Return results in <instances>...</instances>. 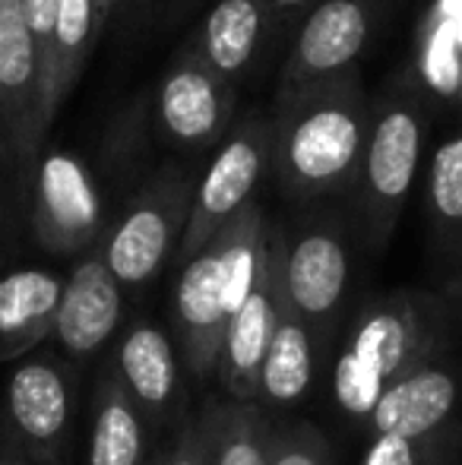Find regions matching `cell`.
Here are the masks:
<instances>
[{
	"instance_id": "1",
	"label": "cell",
	"mask_w": 462,
	"mask_h": 465,
	"mask_svg": "<svg viewBox=\"0 0 462 465\" xmlns=\"http://www.w3.org/2000/svg\"><path fill=\"white\" fill-rule=\"evenodd\" d=\"M370 108L358 70L308 86L276 89L272 181L295 206L349 200L370 134Z\"/></svg>"
},
{
	"instance_id": "2",
	"label": "cell",
	"mask_w": 462,
	"mask_h": 465,
	"mask_svg": "<svg viewBox=\"0 0 462 465\" xmlns=\"http://www.w3.org/2000/svg\"><path fill=\"white\" fill-rule=\"evenodd\" d=\"M453 313L447 294L393 288L364 298L349 317L333 358V402L349 424L364 428L377 399L406 373L450 355Z\"/></svg>"
},
{
	"instance_id": "3",
	"label": "cell",
	"mask_w": 462,
	"mask_h": 465,
	"mask_svg": "<svg viewBox=\"0 0 462 465\" xmlns=\"http://www.w3.org/2000/svg\"><path fill=\"white\" fill-rule=\"evenodd\" d=\"M270 222L266 209L251 203L197 257L181 266L172 298L174 342L187 377L197 383L216 377L229 323L251 294L263 263Z\"/></svg>"
},
{
	"instance_id": "4",
	"label": "cell",
	"mask_w": 462,
	"mask_h": 465,
	"mask_svg": "<svg viewBox=\"0 0 462 465\" xmlns=\"http://www.w3.org/2000/svg\"><path fill=\"white\" fill-rule=\"evenodd\" d=\"M434 108L425 89L408 76H396L374 95L370 134L349 193V215L361 247L383 253L396 234L408 196L428 165Z\"/></svg>"
},
{
	"instance_id": "5",
	"label": "cell",
	"mask_w": 462,
	"mask_h": 465,
	"mask_svg": "<svg viewBox=\"0 0 462 465\" xmlns=\"http://www.w3.org/2000/svg\"><path fill=\"white\" fill-rule=\"evenodd\" d=\"M355 225L336 203L304 206L282 225V285L289 307L314 330L320 349L333 342L346 320L351 272H355Z\"/></svg>"
},
{
	"instance_id": "6",
	"label": "cell",
	"mask_w": 462,
	"mask_h": 465,
	"mask_svg": "<svg viewBox=\"0 0 462 465\" xmlns=\"http://www.w3.org/2000/svg\"><path fill=\"white\" fill-rule=\"evenodd\" d=\"M200 174L187 165H162L127 200L102 238V257L123 288L149 285L168 260L178 257L191 222Z\"/></svg>"
},
{
	"instance_id": "7",
	"label": "cell",
	"mask_w": 462,
	"mask_h": 465,
	"mask_svg": "<svg viewBox=\"0 0 462 465\" xmlns=\"http://www.w3.org/2000/svg\"><path fill=\"white\" fill-rule=\"evenodd\" d=\"M266 172H272V121L266 111H251L247 117L234 121L231 134L200 174L191 222L174 263L184 266L187 260H193L234 215L257 203L253 196Z\"/></svg>"
},
{
	"instance_id": "8",
	"label": "cell",
	"mask_w": 462,
	"mask_h": 465,
	"mask_svg": "<svg viewBox=\"0 0 462 465\" xmlns=\"http://www.w3.org/2000/svg\"><path fill=\"white\" fill-rule=\"evenodd\" d=\"M29 225L48 253L74 257L102 244L108 232L105 193L95 172L74 153L51 149L38 155L29 181Z\"/></svg>"
},
{
	"instance_id": "9",
	"label": "cell",
	"mask_w": 462,
	"mask_h": 465,
	"mask_svg": "<svg viewBox=\"0 0 462 465\" xmlns=\"http://www.w3.org/2000/svg\"><path fill=\"white\" fill-rule=\"evenodd\" d=\"M152 124L178 155H212L231 134L238 114V86L216 74L187 45L162 74L152 98Z\"/></svg>"
},
{
	"instance_id": "10",
	"label": "cell",
	"mask_w": 462,
	"mask_h": 465,
	"mask_svg": "<svg viewBox=\"0 0 462 465\" xmlns=\"http://www.w3.org/2000/svg\"><path fill=\"white\" fill-rule=\"evenodd\" d=\"M387 4L389 0H317L291 35L279 89L308 86L358 70V61L387 16Z\"/></svg>"
},
{
	"instance_id": "11",
	"label": "cell",
	"mask_w": 462,
	"mask_h": 465,
	"mask_svg": "<svg viewBox=\"0 0 462 465\" xmlns=\"http://www.w3.org/2000/svg\"><path fill=\"white\" fill-rule=\"evenodd\" d=\"M282 311H285L282 225L270 222V234H266V251H263L257 282H253L241 311L231 317L229 332L222 339V351H219L216 377L231 402H257L260 371H263L266 351L272 345Z\"/></svg>"
},
{
	"instance_id": "12",
	"label": "cell",
	"mask_w": 462,
	"mask_h": 465,
	"mask_svg": "<svg viewBox=\"0 0 462 465\" xmlns=\"http://www.w3.org/2000/svg\"><path fill=\"white\" fill-rule=\"evenodd\" d=\"M0 93H4L10 159L23 184L48 140L42 54L32 38L23 0H0Z\"/></svg>"
},
{
	"instance_id": "13",
	"label": "cell",
	"mask_w": 462,
	"mask_h": 465,
	"mask_svg": "<svg viewBox=\"0 0 462 465\" xmlns=\"http://www.w3.org/2000/svg\"><path fill=\"white\" fill-rule=\"evenodd\" d=\"M462 368L450 355L396 380L370 409L364 434L374 437H428L462 421Z\"/></svg>"
},
{
	"instance_id": "14",
	"label": "cell",
	"mask_w": 462,
	"mask_h": 465,
	"mask_svg": "<svg viewBox=\"0 0 462 465\" xmlns=\"http://www.w3.org/2000/svg\"><path fill=\"white\" fill-rule=\"evenodd\" d=\"M123 320V285L108 270L102 247L83 253L64 279L54 339L70 358H89L117 332Z\"/></svg>"
},
{
	"instance_id": "15",
	"label": "cell",
	"mask_w": 462,
	"mask_h": 465,
	"mask_svg": "<svg viewBox=\"0 0 462 465\" xmlns=\"http://www.w3.org/2000/svg\"><path fill=\"white\" fill-rule=\"evenodd\" d=\"M70 383L61 364L51 358H23L6 380V421L16 440L42 460H57L67 440Z\"/></svg>"
},
{
	"instance_id": "16",
	"label": "cell",
	"mask_w": 462,
	"mask_h": 465,
	"mask_svg": "<svg viewBox=\"0 0 462 465\" xmlns=\"http://www.w3.org/2000/svg\"><path fill=\"white\" fill-rule=\"evenodd\" d=\"M121 383L140 405L146 421L168 424L181 409L184 383H181V361L178 342H172L162 326L140 320L127 330L114 351V364Z\"/></svg>"
},
{
	"instance_id": "17",
	"label": "cell",
	"mask_w": 462,
	"mask_h": 465,
	"mask_svg": "<svg viewBox=\"0 0 462 465\" xmlns=\"http://www.w3.org/2000/svg\"><path fill=\"white\" fill-rule=\"evenodd\" d=\"M276 23L263 0H216L206 10L193 42H187L222 80L238 86L276 38Z\"/></svg>"
},
{
	"instance_id": "18",
	"label": "cell",
	"mask_w": 462,
	"mask_h": 465,
	"mask_svg": "<svg viewBox=\"0 0 462 465\" xmlns=\"http://www.w3.org/2000/svg\"><path fill=\"white\" fill-rule=\"evenodd\" d=\"M61 292L64 279L38 266L0 276V361H19L54 336Z\"/></svg>"
},
{
	"instance_id": "19",
	"label": "cell",
	"mask_w": 462,
	"mask_h": 465,
	"mask_svg": "<svg viewBox=\"0 0 462 465\" xmlns=\"http://www.w3.org/2000/svg\"><path fill=\"white\" fill-rule=\"evenodd\" d=\"M425 219L434 263L450 279L462 263V124H453L428 153Z\"/></svg>"
},
{
	"instance_id": "20",
	"label": "cell",
	"mask_w": 462,
	"mask_h": 465,
	"mask_svg": "<svg viewBox=\"0 0 462 465\" xmlns=\"http://www.w3.org/2000/svg\"><path fill=\"white\" fill-rule=\"evenodd\" d=\"M317 351H320V342H317L314 330L285 301L276 336H272L263 371H260V409L276 411L301 402L314 386Z\"/></svg>"
},
{
	"instance_id": "21",
	"label": "cell",
	"mask_w": 462,
	"mask_h": 465,
	"mask_svg": "<svg viewBox=\"0 0 462 465\" xmlns=\"http://www.w3.org/2000/svg\"><path fill=\"white\" fill-rule=\"evenodd\" d=\"M89 465H146V415L114 368H105L95 386Z\"/></svg>"
},
{
	"instance_id": "22",
	"label": "cell",
	"mask_w": 462,
	"mask_h": 465,
	"mask_svg": "<svg viewBox=\"0 0 462 465\" xmlns=\"http://www.w3.org/2000/svg\"><path fill=\"white\" fill-rule=\"evenodd\" d=\"M99 35L102 29L93 0H61L54 38H51L48 74H44V127L54 124L57 108L67 102V95L80 83L83 67H86Z\"/></svg>"
},
{
	"instance_id": "23",
	"label": "cell",
	"mask_w": 462,
	"mask_h": 465,
	"mask_svg": "<svg viewBox=\"0 0 462 465\" xmlns=\"http://www.w3.org/2000/svg\"><path fill=\"white\" fill-rule=\"evenodd\" d=\"M272 418L257 402H222L216 465H270Z\"/></svg>"
},
{
	"instance_id": "24",
	"label": "cell",
	"mask_w": 462,
	"mask_h": 465,
	"mask_svg": "<svg viewBox=\"0 0 462 465\" xmlns=\"http://www.w3.org/2000/svg\"><path fill=\"white\" fill-rule=\"evenodd\" d=\"M358 465H462V421L428 437H374Z\"/></svg>"
},
{
	"instance_id": "25",
	"label": "cell",
	"mask_w": 462,
	"mask_h": 465,
	"mask_svg": "<svg viewBox=\"0 0 462 465\" xmlns=\"http://www.w3.org/2000/svg\"><path fill=\"white\" fill-rule=\"evenodd\" d=\"M270 465H336L327 434L310 421H272Z\"/></svg>"
},
{
	"instance_id": "26",
	"label": "cell",
	"mask_w": 462,
	"mask_h": 465,
	"mask_svg": "<svg viewBox=\"0 0 462 465\" xmlns=\"http://www.w3.org/2000/svg\"><path fill=\"white\" fill-rule=\"evenodd\" d=\"M219 424H222V402L210 399L203 411L191 418L181 428L174 447L165 453V460L155 465H216V443H219Z\"/></svg>"
},
{
	"instance_id": "27",
	"label": "cell",
	"mask_w": 462,
	"mask_h": 465,
	"mask_svg": "<svg viewBox=\"0 0 462 465\" xmlns=\"http://www.w3.org/2000/svg\"><path fill=\"white\" fill-rule=\"evenodd\" d=\"M57 6H61V0H23V10H25V19H29L32 38H35L38 54H42V76L48 74L51 38H54V23H57Z\"/></svg>"
},
{
	"instance_id": "28",
	"label": "cell",
	"mask_w": 462,
	"mask_h": 465,
	"mask_svg": "<svg viewBox=\"0 0 462 465\" xmlns=\"http://www.w3.org/2000/svg\"><path fill=\"white\" fill-rule=\"evenodd\" d=\"M266 10H270L272 23H276V32L291 29L295 32L301 25V19L314 10L317 0H263Z\"/></svg>"
},
{
	"instance_id": "29",
	"label": "cell",
	"mask_w": 462,
	"mask_h": 465,
	"mask_svg": "<svg viewBox=\"0 0 462 465\" xmlns=\"http://www.w3.org/2000/svg\"><path fill=\"white\" fill-rule=\"evenodd\" d=\"M447 304H450V313H453V326L462 332V263L459 270L447 279Z\"/></svg>"
},
{
	"instance_id": "30",
	"label": "cell",
	"mask_w": 462,
	"mask_h": 465,
	"mask_svg": "<svg viewBox=\"0 0 462 465\" xmlns=\"http://www.w3.org/2000/svg\"><path fill=\"white\" fill-rule=\"evenodd\" d=\"M0 162L13 168V159H10V134H6V111H4V93H0ZM16 172V168H13Z\"/></svg>"
},
{
	"instance_id": "31",
	"label": "cell",
	"mask_w": 462,
	"mask_h": 465,
	"mask_svg": "<svg viewBox=\"0 0 462 465\" xmlns=\"http://www.w3.org/2000/svg\"><path fill=\"white\" fill-rule=\"evenodd\" d=\"M114 4H117V0H93V6H95V19H99V29H105V23H108V16H112Z\"/></svg>"
},
{
	"instance_id": "32",
	"label": "cell",
	"mask_w": 462,
	"mask_h": 465,
	"mask_svg": "<svg viewBox=\"0 0 462 465\" xmlns=\"http://www.w3.org/2000/svg\"><path fill=\"white\" fill-rule=\"evenodd\" d=\"M0 465H32V462L25 460L23 453H13V450H4V453H0Z\"/></svg>"
},
{
	"instance_id": "33",
	"label": "cell",
	"mask_w": 462,
	"mask_h": 465,
	"mask_svg": "<svg viewBox=\"0 0 462 465\" xmlns=\"http://www.w3.org/2000/svg\"><path fill=\"white\" fill-rule=\"evenodd\" d=\"M453 108H457V124H462V64L457 76V95H453Z\"/></svg>"
},
{
	"instance_id": "34",
	"label": "cell",
	"mask_w": 462,
	"mask_h": 465,
	"mask_svg": "<svg viewBox=\"0 0 462 465\" xmlns=\"http://www.w3.org/2000/svg\"><path fill=\"white\" fill-rule=\"evenodd\" d=\"M152 4H155V0H130V6H133V10H149Z\"/></svg>"
},
{
	"instance_id": "35",
	"label": "cell",
	"mask_w": 462,
	"mask_h": 465,
	"mask_svg": "<svg viewBox=\"0 0 462 465\" xmlns=\"http://www.w3.org/2000/svg\"><path fill=\"white\" fill-rule=\"evenodd\" d=\"M174 4H181V6H184V10H191V6L197 4V0H174Z\"/></svg>"
}]
</instances>
